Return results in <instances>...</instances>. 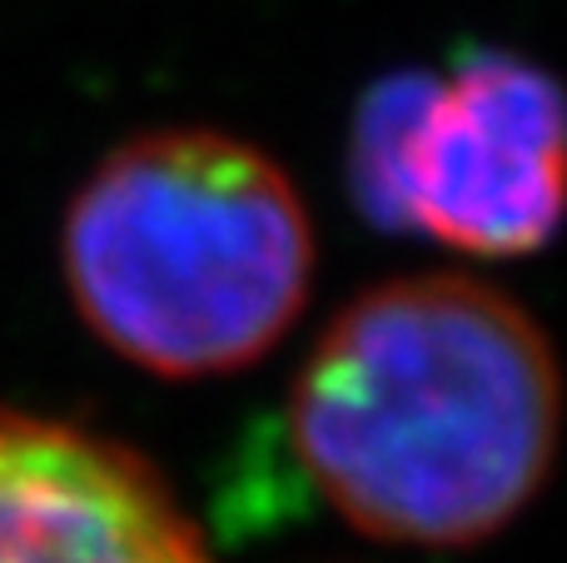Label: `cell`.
Wrapping results in <instances>:
<instances>
[{
    "label": "cell",
    "instance_id": "6da1fadb",
    "mask_svg": "<svg viewBox=\"0 0 567 563\" xmlns=\"http://www.w3.org/2000/svg\"><path fill=\"white\" fill-rule=\"evenodd\" d=\"M289 434L359 534L463 549L538 494L558 439V365L503 289L473 275L389 279L303 359Z\"/></svg>",
    "mask_w": 567,
    "mask_h": 563
},
{
    "label": "cell",
    "instance_id": "7a4b0ae2",
    "mask_svg": "<svg viewBox=\"0 0 567 563\" xmlns=\"http://www.w3.org/2000/svg\"><path fill=\"white\" fill-rule=\"evenodd\" d=\"M65 285L100 345L165 379L229 375L284 339L313 275L299 190L219 130H155L65 209Z\"/></svg>",
    "mask_w": 567,
    "mask_h": 563
},
{
    "label": "cell",
    "instance_id": "3957f363",
    "mask_svg": "<svg viewBox=\"0 0 567 563\" xmlns=\"http://www.w3.org/2000/svg\"><path fill=\"white\" fill-rule=\"evenodd\" d=\"M349 190L383 229H419L483 259L528 255L558 225V85L503 50H473L443 80H379L353 120Z\"/></svg>",
    "mask_w": 567,
    "mask_h": 563
},
{
    "label": "cell",
    "instance_id": "277c9868",
    "mask_svg": "<svg viewBox=\"0 0 567 563\" xmlns=\"http://www.w3.org/2000/svg\"><path fill=\"white\" fill-rule=\"evenodd\" d=\"M0 563H209L169 484L105 434L0 409Z\"/></svg>",
    "mask_w": 567,
    "mask_h": 563
}]
</instances>
